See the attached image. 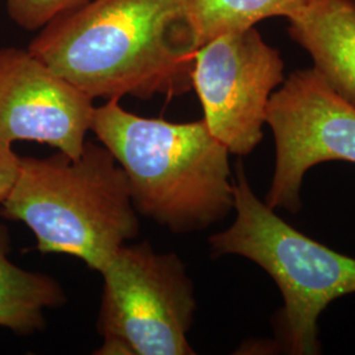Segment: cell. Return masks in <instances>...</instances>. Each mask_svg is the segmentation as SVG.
Returning <instances> with one entry per match:
<instances>
[{
  "label": "cell",
  "mask_w": 355,
  "mask_h": 355,
  "mask_svg": "<svg viewBox=\"0 0 355 355\" xmlns=\"http://www.w3.org/2000/svg\"><path fill=\"white\" fill-rule=\"evenodd\" d=\"M199 42L180 0H89L28 51L91 99H171L192 89Z\"/></svg>",
  "instance_id": "cell-1"
},
{
  "label": "cell",
  "mask_w": 355,
  "mask_h": 355,
  "mask_svg": "<svg viewBox=\"0 0 355 355\" xmlns=\"http://www.w3.org/2000/svg\"><path fill=\"white\" fill-rule=\"evenodd\" d=\"M127 175L141 215L174 233L209 228L234 208L228 149L203 120L168 123L95 107L91 129Z\"/></svg>",
  "instance_id": "cell-2"
},
{
  "label": "cell",
  "mask_w": 355,
  "mask_h": 355,
  "mask_svg": "<svg viewBox=\"0 0 355 355\" xmlns=\"http://www.w3.org/2000/svg\"><path fill=\"white\" fill-rule=\"evenodd\" d=\"M0 216L21 221L38 252L67 254L102 271L139 233L127 175L104 146L85 142L78 157H20L12 189Z\"/></svg>",
  "instance_id": "cell-3"
},
{
  "label": "cell",
  "mask_w": 355,
  "mask_h": 355,
  "mask_svg": "<svg viewBox=\"0 0 355 355\" xmlns=\"http://www.w3.org/2000/svg\"><path fill=\"white\" fill-rule=\"evenodd\" d=\"M233 182L236 220L209 239L216 257L241 255L262 267L278 284L284 305L277 331L295 355H316L318 321L333 300L355 292V259L292 228L254 193L241 162Z\"/></svg>",
  "instance_id": "cell-4"
},
{
  "label": "cell",
  "mask_w": 355,
  "mask_h": 355,
  "mask_svg": "<svg viewBox=\"0 0 355 355\" xmlns=\"http://www.w3.org/2000/svg\"><path fill=\"white\" fill-rule=\"evenodd\" d=\"M104 279L96 354L192 355L193 284L177 254L148 242L121 246L101 271Z\"/></svg>",
  "instance_id": "cell-5"
},
{
  "label": "cell",
  "mask_w": 355,
  "mask_h": 355,
  "mask_svg": "<svg viewBox=\"0 0 355 355\" xmlns=\"http://www.w3.org/2000/svg\"><path fill=\"white\" fill-rule=\"evenodd\" d=\"M277 164L265 203L297 214L306 171L321 162L355 164V105L330 87L315 69L299 70L267 105Z\"/></svg>",
  "instance_id": "cell-6"
},
{
  "label": "cell",
  "mask_w": 355,
  "mask_h": 355,
  "mask_svg": "<svg viewBox=\"0 0 355 355\" xmlns=\"http://www.w3.org/2000/svg\"><path fill=\"white\" fill-rule=\"evenodd\" d=\"M283 71L279 51L254 26L220 35L198 49L192 87L204 121L229 153L246 155L262 141L267 105L284 82Z\"/></svg>",
  "instance_id": "cell-7"
},
{
  "label": "cell",
  "mask_w": 355,
  "mask_h": 355,
  "mask_svg": "<svg viewBox=\"0 0 355 355\" xmlns=\"http://www.w3.org/2000/svg\"><path fill=\"white\" fill-rule=\"evenodd\" d=\"M28 49H0V141L46 144L78 157L95 107Z\"/></svg>",
  "instance_id": "cell-8"
},
{
  "label": "cell",
  "mask_w": 355,
  "mask_h": 355,
  "mask_svg": "<svg viewBox=\"0 0 355 355\" xmlns=\"http://www.w3.org/2000/svg\"><path fill=\"white\" fill-rule=\"evenodd\" d=\"M288 20L290 36L311 54L313 69L355 105V0H306Z\"/></svg>",
  "instance_id": "cell-9"
},
{
  "label": "cell",
  "mask_w": 355,
  "mask_h": 355,
  "mask_svg": "<svg viewBox=\"0 0 355 355\" xmlns=\"http://www.w3.org/2000/svg\"><path fill=\"white\" fill-rule=\"evenodd\" d=\"M10 254V230L0 224V328L31 334L45 328V311L64 304L66 295L57 280L15 265Z\"/></svg>",
  "instance_id": "cell-10"
},
{
  "label": "cell",
  "mask_w": 355,
  "mask_h": 355,
  "mask_svg": "<svg viewBox=\"0 0 355 355\" xmlns=\"http://www.w3.org/2000/svg\"><path fill=\"white\" fill-rule=\"evenodd\" d=\"M199 46L220 35L254 26L258 21L297 12L306 0H180Z\"/></svg>",
  "instance_id": "cell-11"
},
{
  "label": "cell",
  "mask_w": 355,
  "mask_h": 355,
  "mask_svg": "<svg viewBox=\"0 0 355 355\" xmlns=\"http://www.w3.org/2000/svg\"><path fill=\"white\" fill-rule=\"evenodd\" d=\"M89 0H7L11 19L28 31L46 26L55 16L74 10Z\"/></svg>",
  "instance_id": "cell-12"
},
{
  "label": "cell",
  "mask_w": 355,
  "mask_h": 355,
  "mask_svg": "<svg viewBox=\"0 0 355 355\" xmlns=\"http://www.w3.org/2000/svg\"><path fill=\"white\" fill-rule=\"evenodd\" d=\"M19 165L20 157L13 152L12 145L0 141V203L12 189Z\"/></svg>",
  "instance_id": "cell-13"
}]
</instances>
